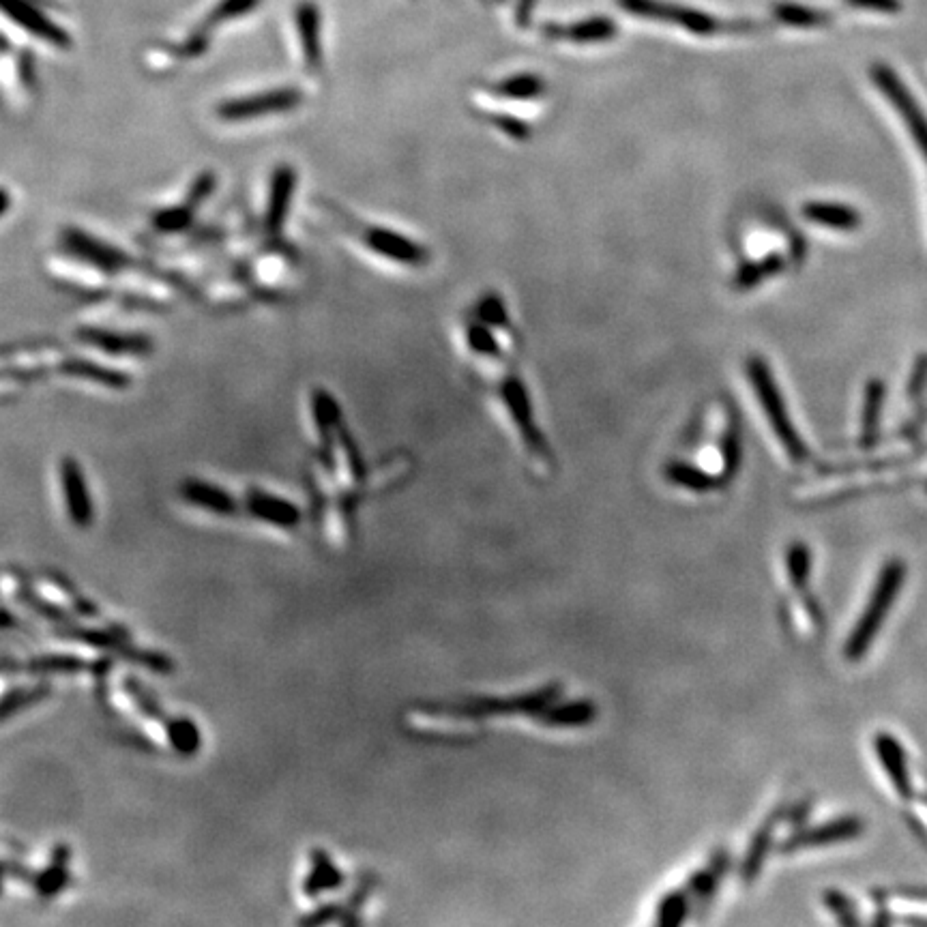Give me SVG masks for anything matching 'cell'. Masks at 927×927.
Returning <instances> with one entry per match:
<instances>
[{"label":"cell","instance_id":"obj_1","mask_svg":"<svg viewBox=\"0 0 927 927\" xmlns=\"http://www.w3.org/2000/svg\"><path fill=\"white\" fill-rule=\"evenodd\" d=\"M458 346L470 374L488 395L500 423L511 432L522 458L535 475L550 477L556 458L520 370V331L496 290L479 294L464 309L458 322Z\"/></svg>","mask_w":927,"mask_h":927},{"label":"cell","instance_id":"obj_2","mask_svg":"<svg viewBox=\"0 0 927 927\" xmlns=\"http://www.w3.org/2000/svg\"><path fill=\"white\" fill-rule=\"evenodd\" d=\"M726 402H711L702 408L681 453L664 462L661 475L674 492L687 498H704L724 490L741 464V436L737 419Z\"/></svg>","mask_w":927,"mask_h":927},{"label":"cell","instance_id":"obj_3","mask_svg":"<svg viewBox=\"0 0 927 927\" xmlns=\"http://www.w3.org/2000/svg\"><path fill=\"white\" fill-rule=\"evenodd\" d=\"M745 374H747L749 387H752L756 400L764 412V419H767L771 432L777 438V443L782 445V449L794 462H803L807 458V447L803 443V438L799 436L797 428H794V423L788 415L786 402L782 397V391H779L769 365L764 363L762 357L754 355L747 359Z\"/></svg>","mask_w":927,"mask_h":927},{"label":"cell","instance_id":"obj_4","mask_svg":"<svg viewBox=\"0 0 927 927\" xmlns=\"http://www.w3.org/2000/svg\"><path fill=\"white\" fill-rule=\"evenodd\" d=\"M352 224H355L352 226V232H355L359 243L376 258L404 271H425L432 267V247L421 243L419 239L408 237V234L387 226H367L363 222Z\"/></svg>","mask_w":927,"mask_h":927},{"label":"cell","instance_id":"obj_5","mask_svg":"<svg viewBox=\"0 0 927 927\" xmlns=\"http://www.w3.org/2000/svg\"><path fill=\"white\" fill-rule=\"evenodd\" d=\"M904 573H906V569H904L902 561H891V563L885 565V569H882L874 593H872L870 601H867V606H865V610L861 614V621L857 623L855 629H852V634L848 638V644H846V657L848 659L857 661V659H861L865 655L867 649H870L872 640L876 638L882 623H885L887 612L891 610V606L895 603L897 593H900L902 582H904Z\"/></svg>","mask_w":927,"mask_h":927},{"label":"cell","instance_id":"obj_6","mask_svg":"<svg viewBox=\"0 0 927 927\" xmlns=\"http://www.w3.org/2000/svg\"><path fill=\"white\" fill-rule=\"evenodd\" d=\"M870 76L874 84L878 86V91L885 95L891 106L897 110V114L902 116L904 125L912 134V140L919 146V151L927 159V116L919 108L917 99L912 97V93L906 88V84L900 80V76L889 67L876 63L870 67Z\"/></svg>","mask_w":927,"mask_h":927},{"label":"cell","instance_id":"obj_7","mask_svg":"<svg viewBox=\"0 0 927 927\" xmlns=\"http://www.w3.org/2000/svg\"><path fill=\"white\" fill-rule=\"evenodd\" d=\"M299 103H301L299 91H294V88H279V91H269V93L226 101L224 106H219L217 114L226 121H247V119H254V116L294 110Z\"/></svg>","mask_w":927,"mask_h":927},{"label":"cell","instance_id":"obj_8","mask_svg":"<svg viewBox=\"0 0 927 927\" xmlns=\"http://www.w3.org/2000/svg\"><path fill=\"white\" fill-rule=\"evenodd\" d=\"M61 485L65 494L67 511L76 526H88L93 522V503L88 494V485L82 477V470L73 458L61 462Z\"/></svg>","mask_w":927,"mask_h":927},{"label":"cell","instance_id":"obj_9","mask_svg":"<svg viewBox=\"0 0 927 927\" xmlns=\"http://www.w3.org/2000/svg\"><path fill=\"white\" fill-rule=\"evenodd\" d=\"M0 11L7 13L13 22L26 28L28 33H33L35 37L48 43H54V46H69L71 43L69 35L61 26L43 18V13H39L33 5H28L26 0H0Z\"/></svg>","mask_w":927,"mask_h":927},{"label":"cell","instance_id":"obj_10","mask_svg":"<svg viewBox=\"0 0 927 927\" xmlns=\"http://www.w3.org/2000/svg\"><path fill=\"white\" fill-rule=\"evenodd\" d=\"M213 187H215V176L211 172H204L202 176H198V181L194 183V187L189 189L187 200L183 204L176 206V209L159 211L153 217V226L159 228V230H164V232H176V230L185 228L191 222V217H194L198 204L211 196Z\"/></svg>","mask_w":927,"mask_h":927},{"label":"cell","instance_id":"obj_11","mask_svg":"<svg viewBox=\"0 0 927 927\" xmlns=\"http://www.w3.org/2000/svg\"><path fill=\"white\" fill-rule=\"evenodd\" d=\"M65 245H67V249H71V252L76 256H80L82 260L91 262V264H95V267H101L106 271H116V269H121L127 264L125 254L116 252L114 247H110L106 243H99L97 239L88 237V234H84L80 230H73V228L67 230L65 232Z\"/></svg>","mask_w":927,"mask_h":927},{"label":"cell","instance_id":"obj_12","mask_svg":"<svg viewBox=\"0 0 927 927\" xmlns=\"http://www.w3.org/2000/svg\"><path fill=\"white\" fill-rule=\"evenodd\" d=\"M294 185H297V172H294L290 166H279L273 172L267 217H264V226H267L271 234H277L286 222L288 206L294 196Z\"/></svg>","mask_w":927,"mask_h":927},{"label":"cell","instance_id":"obj_13","mask_svg":"<svg viewBox=\"0 0 927 927\" xmlns=\"http://www.w3.org/2000/svg\"><path fill=\"white\" fill-rule=\"evenodd\" d=\"M247 509H249V513L256 515V518L269 522V524H275V526H284V528L297 526L299 520H301L299 509L294 507L292 503H288V500L279 498V496L264 494V492H252V494H249Z\"/></svg>","mask_w":927,"mask_h":927},{"label":"cell","instance_id":"obj_14","mask_svg":"<svg viewBox=\"0 0 927 927\" xmlns=\"http://www.w3.org/2000/svg\"><path fill=\"white\" fill-rule=\"evenodd\" d=\"M181 492H183L187 503L202 507L206 511H213V513H219V515H230V513L237 511V505H234L232 496L228 492H224L222 488H217V485H213V483H202V481L191 479V481L183 483Z\"/></svg>","mask_w":927,"mask_h":927},{"label":"cell","instance_id":"obj_15","mask_svg":"<svg viewBox=\"0 0 927 927\" xmlns=\"http://www.w3.org/2000/svg\"><path fill=\"white\" fill-rule=\"evenodd\" d=\"M876 749H878V754H880L882 767H885V771L889 773L891 782L895 784L897 792H900V797L908 799L910 794H912V786H910V782H908L906 758H904L902 747L897 745L895 737H889V734H878Z\"/></svg>","mask_w":927,"mask_h":927},{"label":"cell","instance_id":"obj_16","mask_svg":"<svg viewBox=\"0 0 927 927\" xmlns=\"http://www.w3.org/2000/svg\"><path fill=\"white\" fill-rule=\"evenodd\" d=\"M803 213L809 222H814L824 228H833V230H855L861 222L857 211H852L848 209V206L835 204V202H809Z\"/></svg>","mask_w":927,"mask_h":927},{"label":"cell","instance_id":"obj_17","mask_svg":"<svg viewBox=\"0 0 927 927\" xmlns=\"http://www.w3.org/2000/svg\"><path fill=\"white\" fill-rule=\"evenodd\" d=\"M297 26L301 33V46L307 65H320V13L312 3H303L297 11Z\"/></svg>","mask_w":927,"mask_h":927},{"label":"cell","instance_id":"obj_18","mask_svg":"<svg viewBox=\"0 0 927 927\" xmlns=\"http://www.w3.org/2000/svg\"><path fill=\"white\" fill-rule=\"evenodd\" d=\"M861 833V822L857 820H837L827 824L822 829L807 831L799 837H794V844L790 848H805V846H822V844H831V842H840V840H850Z\"/></svg>","mask_w":927,"mask_h":927},{"label":"cell","instance_id":"obj_19","mask_svg":"<svg viewBox=\"0 0 927 927\" xmlns=\"http://www.w3.org/2000/svg\"><path fill=\"white\" fill-rule=\"evenodd\" d=\"M166 734L174 752H179L181 756H194L200 749V730L191 719H170Z\"/></svg>","mask_w":927,"mask_h":927},{"label":"cell","instance_id":"obj_20","mask_svg":"<svg viewBox=\"0 0 927 927\" xmlns=\"http://www.w3.org/2000/svg\"><path fill=\"white\" fill-rule=\"evenodd\" d=\"M84 340L93 342V346H99L108 352H146L151 350L149 340L136 335H116V333H103V331H84L80 333Z\"/></svg>","mask_w":927,"mask_h":927},{"label":"cell","instance_id":"obj_21","mask_svg":"<svg viewBox=\"0 0 927 927\" xmlns=\"http://www.w3.org/2000/svg\"><path fill=\"white\" fill-rule=\"evenodd\" d=\"M340 882H342L340 872H337L335 867H333V863L329 861V855H322V852H316L312 874H309V878H307V882H305V891H307V895H318V891L335 889L337 885H340Z\"/></svg>","mask_w":927,"mask_h":927},{"label":"cell","instance_id":"obj_22","mask_svg":"<svg viewBox=\"0 0 927 927\" xmlns=\"http://www.w3.org/2000/svg\"><path fill=\"white\" fill-rule=\"evenodd\" d=\"M880 406H882V385L872 382L867 389L865 397V417H863V445H872L878 434V419H880Z\"/></svg>","mask_w":927,"mask_h":927},{"label":"cell","instance_id":"obj_23","mask_svg":"<svg viewBox=\"0 0 927 927\" xmlns=\"http://www.w3.org/2000/svg\"><path fill=\"white\" fill-rule=\"evenodd\" d=\"M46 694H48L46 685H39V687H33V689L13 691V694H9L7 698L0 700V719L16 715L18 711L26 709V706H31L33 702H37L39 698H43Z\"/></svg>","mask_w":927,"mask_h":927},{"label":"cell","instance_id":"obj_24","mask_svg":"<svg viewBox=\"0 0 927 927\" xmlns=\"http://www.w3.org/2000/svg\"><path fill=\"white\" fill-rule=\"evenodd\" d=\"M258 3H260V0H222V3H219V5L211 11V16L206 18L204 28H206V31H209V28H213V26H217V24H222V22H226V20L239 18V16H243V13L252 11Z\"/></svg>","mask_w":927,"mask_h":927},{"label":"cell","instance_id":"obj_25","mask_svg":"<svg viewBox=\"0 0 927 927\" xmlns=\"http://www.w3.org/2000/svg\"><path fill=\"white\" fill-rule=\"evenodd\" d=\"M67 372L78 374V376H86V378H91V380H97V382H101V385H108V387H125L127 382H129L125 374L112 372V370H106V367L91 365V363L69 365V367H67Z\"/></svg>","mask_w":927,"mask_h":927},{"label":"cell","instance_id":"obj_26","mask_svg":"<svg viewBox=\"0 0 927 927\" xmlns=\"http://www.w3.org/2000/svg\"><path fill=\"white\" fill-rule=\"evenodd\" d=\"M58 861H56V867H50V870H46L41 874L39 878V891L41 895H56V891L61 889L65 882H67V872H65V861H67V848H58Z\"/></svg>","mask_w":927,"mask_h":927},{"label":"cell","instance_id":"obj_27","mask_svg":"<svg viewBox=\"0 0 927 927\" xmlns=\"http://www.w3.org/2000/svg\"><path fill=\"white\" fill-rule=\"evenodd\" d=\"M777 13L784 22L794 24V26H820L829 20L827 13H820V11L807 9V7H794V5L779 7Z\"/></svg>","mask_w":927,"mask_h":927},{"label":"cell","instance_id":"obj_28","mask_svg":"<svg viewBox=\"0 0 927 927\" xmlns=\"http://www.w3.org/2000/svg\"><path fill=\"white\" fill-rule=\"evenodd\" d=\"M31 668L37 672H78L84 668V661L69 655H46L35 657L31 661Z\"/></svg>","mask_w":927,"mask_h":927},{"label":"cell","instance_id":"obj_29","mask_svg":"<svg viewBox=\"0 0 927 927\" xmlns=\"http://www.w3.org/2000/svg\"><path fill=\"white\" fill-rule=\"evenodd\" d=\"M786 565H788V576L794 582V586H799V588L805 586L809 578V550L801 546V543L792 546L786 558Z\"/></svg>","mask_w":927,"mask_h":927},{"label":"cell","instance_id":"obj_30","mask_svg":"<svg viewBox=\"0 0 927 927\" xmlns=\"http://www.w3.org/2000/svg\"><path fill=\"white\" fill-rule=\"evenodd\" d=\"M206 46H209V35H206V28L202 26L200 31L189 35V39L183 43L176 54H179L181 58H196L206 50Z\"/></svg>","mask_w":927,"mask_h":927},{"label":"cell","instance_id":"obj_31","mask_svg":"<svg viewBox=\"0 0 927 927\" xmlns=\"http://www.w3.org/2000/svg\"><path fill=\"white\" fill-rule=\"evenodd\" d=\"M852 7L880 11V13H897L902 11V0H846Z\"/></svg>","mask_w":927,"mask_h":927},{"label":"cell","instance_id":"obj_32","mask_svg":"<svg viewBox=\"0 0 927 927\" xmlns=\"http://www.w3.org/2000/svg\"><path fill=\"white\" fill-rule=\"evenodd\" d=\"M9 204H11V198L5 189H0V215H5L7 209H9Z\"/></svg>","mask_w":927,"mask_h":927}]
</instances>
